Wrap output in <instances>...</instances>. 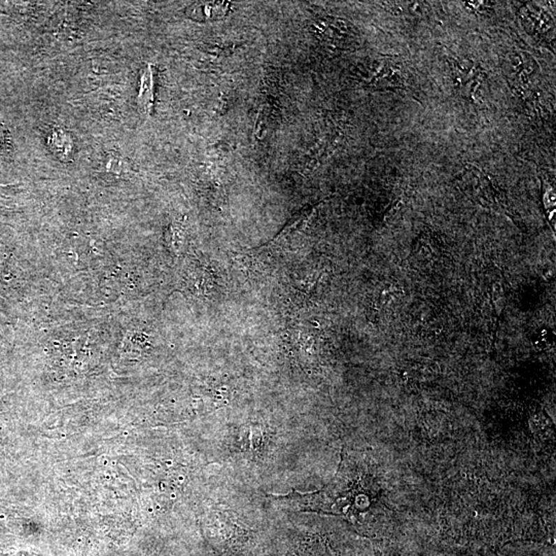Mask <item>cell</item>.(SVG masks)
Segmentation results:
<instances>
[{"mask_svg": "<svg viewBox=\"0 0 556 556\" xmlns=\"http://www.w3.org/2000/svg\"><path fill=\"white\" fill-rule=\"evenodd\" d=\"M230 8L231 3L227 1H199L189 6L186 14L189 18L195 21H216L227 16Z\"/></svg>", "mask_w": 556, "mask_h": 556, "instance_id": "cell-1", "label": "cell"}, {"mask_svg": "<svg viewBox=\"0 0 556 556\" xmlns=\"http://www.w3.org/2000/svg\"><path fill=\"white\" fill-rule=\"evenodd\" d=\"M154 67L145 65L139 73V88L138 102L139 108L145 115H151L154 108Z\"/></svg>", "mask_w": 556, "mask_h": 556, "instance_id": "cell-3", "label": "cell"}, {"mask_svg": "<svg viewBox=\"0 0 556 556\" xmlns=\"http://www.w3.org/2000/svg\"><path fill=\"white\" fill-rule=\"evenodd\" d=\"M8 139V127L4 125L2 122H0V147L6 145Z\"/></svg>", "mask_w": 556, "mask_h": 556, "instance_id": "cell-4", "label": "cell"}, {"mask_svg": "<svg viewBox=\"0 0 556 556\" xmlns=\"http://www.w3.org/2000/svg\"><path fill=\"white\" fill-rule=\"evenodd\" d=\"M47 143L52 153L62 162H71L73 159L75 142L66 130L61 127L53 128L47 134Z\"/></svg>", "mask_w": 556, "mask_h": 556, "instance_id": "cell-2", "label": "cell"}]
</instances>
